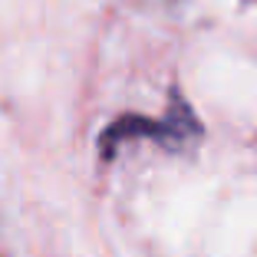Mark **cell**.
<instances>
[{
    "instance_id": "obj_1",
    "label": "cell",
    "mask_w": 257,
    "mask_h": 257,
    "mask_svg": "<svg viewBox=\"0 0 257 257\" xmlns=\"http://www.w3.org/2000/svg\"><path fill=\"white\" fill-rule=\"evenodd\" d=\"M128 139H152V142H159L162 149L182 152V149H191V145L201 139V122H198V115L191 112L188 102L175 92L165 119L122 115V119L112 122V125H106V132L99 136V152H102V159L115 155L119 145L128 142Z\"/></svg>"
}]
</instances>
